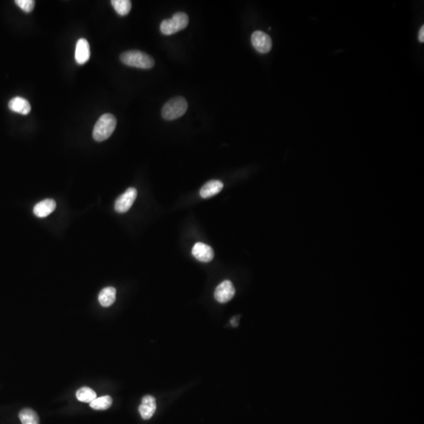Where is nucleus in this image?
<instances>
[{
    "label": "nucleus",
    "mask_w": 424,
    "mask_h": 424,
    "mask_svg": "<svg viewBox=\"0 0 424 424\" xmlns=\"http://www.w3.org/2000/svg\"><path fill=\"white\" fill-rule=\"evenodd\" d=\"M116 119L112 114H104L97 121L93 130V137L96 142L105 141L116 129Z\"/></svg>",
    "instance_id": "f257e3e1"
},
{
    "label": "nucleus",
    "mask_w": 424,
    "mask_h": 424,
    "mask_svg": "<svg viewBox=\"0 0 424 424\" xmlns=\"http://www.w3.org/2000/svg\"><path fill=\"white\" fill-rule=\"evenodd\" d=\"M90 44L87 40L80 39L76 43L75 59L79 65H84L90 59Z\"/></svg>",
    "instance_id": "1a4fd4ad"
},
{
    "label": "nucleus",
    "mask_w": 424,
    "mask_h": 424,
    "mask_svg": "<svg viewBox=\"0 0 424 424\" xmlns=\"http://www.w3.org/2000/svg\"><path fill=\"white\" fill-rule=\"evenodd\" d=\"M223 189V183L219 180H211L201 188L200 194L202 198H209L220 193Z\"/></svg>",
    "instance_id": "ddd939ff"
},
{
    "label": "nucleus",
    "mask_w": 424,
    "mask_h": 424,
    "mask_svg": "<svg viewBox=\"0 0 424 424\" xmlns=\"http://www.w3.org/2000/svg\"><path fill=\"white\" fill-rule=\"evenodd\" d=\"M116 291L113 287L105 288L98 296V301L102 307H110L116 300Z\"/></svg>",
    "instance_id": "4468645a"
},
{
    "label": "nucleus",
    "mask_w": 424,
    "mask_h": 424,
    "mask_svg": "<svg viewBox=\"0 0 424 424\" xmlns=\"http://www.w3.org/2000/svg\"><path fill=\"white\" fill-rule=\"evenodd\" d=\"M419 40L420 43L424 42V27L422 26L419 33Z\"/></svg>",
    "instance_id": "aec40b11"
},
{
    "label": "nucleus",
    "mask_w": 424,
    "mask_h": 424,
    "mask_svg": "<svg viewBox=\"0 0 424 424\" xmlns=\"http://www.w3.org/2000/svg\"><path fill=\"white\" fill-rule=\"evenodd\" d=\"M192 254L197 260L203 262H209L214 258V251L210 246L198 242L193 246Z\"/></svg>",
    "instance_id": "6e6552de"
},
{
    "label": "nucleus",
    "mask_w": 424,
    "mask_h": 424,
    "mask_svg": "<svg viewBox=\"0 0 424 424\" xmlns=\"http://www.w3.org/2000/svg\"><path fill=\"white\" fill-rule=\"evenodd\" d=\"M111 4L119 16H126L131 10V2L129 0H112Z\"/></svg>",
    "instance_id": "dca6fc26"
},
{
    "label": "nucleus",
    "mask_w": 424,
    "mask_h": 424,
    "mask_svg": "<svg viewBox=\"0 0 424 424\" xmlns=\"http://www.w3.org/2000/svg\"><path fill=\"white\" fill-rule=\"evenodd\" d=\"M8 107L10 109L17 113L26 116L31 112V105L26 98L22 97H15L9 101Z\"/></svg>",
    "instance_id": "f8f14e48"
},
{
    "label": "nucleus",
    "mask_w": 424,
    "mask_h": 424,
    "mask_svg": "<svg viewBox=\"0 0 424 424\" xmlns=\"http://www.w3.org/2000/svg\"><path fill=\"white\" fill-rule=\"evenodd\" d=\"M112 399L110 396L96 397L90 403V406L94 410H106L112 405Z\"/></svg>",
    "instance_id": "f3484780"
},
{
    "label": "nucleus",
    "mask_w": 424,
    "mask_h": 424,
    "mask_svg": "<svg viewBox=\"0 0 424 424\" xmlns=\"http://www.w3.org/2000/svg\"><path fill=\"white\" fill-rule=\"evenodd\" d=\"M140 415L143 419H150L152 418L157 410V403L155 397L151 395L145 396L142 401V404L138 408Z\"/></svg>",
    "instance_id": "9d476101"
},
{
    "label": "nucleus",
    "mask_w": 424,
    "mask_h": 424,
    "mask_svg": "<svg viewBox=\"0 0 424 424\" xmlns=\"http://www.w3.org/2000/svg\"><path fill=\"white\" fill-rule=\"evenodd\" d=\"M251 44L261 54H266L272 48V40L269 35L262 31H255L251 35Z\"/></svg>",
    "instance_id": "423d86ee"
},
{
    "label": "nucleus",
    "mask_w": 424,
    "mask_h": 424,
    "mask_svg": "<svg viewBox=\"0 0 424 424\" xmlns=\"http://www.w3.org/2000/svg\"><path fill=\"white\" fill-rule=\"evenodd\" d=\"M76 397L81 402L90 403L97 397V394L92 389L84 386L77 390Z\"/></svg>",
    "instance_id": "a211bd4d"
},
{
    "label": "nucleus",
    "mask_w": 424,
    "mask_h": 424,
    "mask_svg": "<svg viewBox=\"0 0 424 424\" xmlns=\"http://www.w3.org/2000/svg\"><path fill=\"white\" fill-rule=\"evenodd\" d=\"M15 4L26 13H30L34 9L35 1L33 0H16Z\"/></svg>",
    "instance_id": "6ab92c4d"
},
{
    "label": "nucleus",
    "mask_w": 424,
    "mask_h": 424,
    "mask_svg": "<svg viewBox=\"0 0 424 424\" xmlns=\"http://www.w3.org/2000/svg\"><path fill=\"white\" fill-rule=\"evenodd\" d=\"M120 61L124 65L137 69H150L154 67V60L146 53L139 51H129L120 55Z\"/></svg>",
    "instance_id": "f03ea898"
},
{
    "label": "nucleus",
    "mask_w": 424,
    "mask_h": 424,
    "mask_svg": "<svg viewBox=\"0 0 424 424\" xmlns=\"http://www.w3.org/2000/svg\"><path fill=\"white\" fill-rule=\"evenodd\" d=\"M137 192L135 188H129L118 197L115 203V210L118 213H125L128 211L137 198Z\"/></svg>",
    "instance_id": "39448f33"
},
{
    "label": "nucleus",
    "mask_w": 424,
    "mask_h": 424,
    "mask_svg": "<svg viewBox=\"0 0 424 424\" xmlns=\"http://www.w3.org/2000/svg\"><path fill=\"white\" fill-rule=\"evenodd\" d=\"M235 289L233 283L229 280H224L215 289V298L220 304H226L233 298Z\"/></svg>",
    "instance_id": "0eeeda50"
},
{
    "label": "nucleus",
    "mask_w": 424,
    "mask_h": 424,
    "mask_svg": "<svg viewBox=\"0 0 424 424\" xmlns=\"http://www.w3.org/2000/svg\"><path fill=\"white\" fill-rule=\"evenodd\" d=\"M19 419L22 424H40V418L34 410L24 408L19 412Z\"/></svg>",
    "instance_id": "2eb2a0df"
},
{
    "label": "nucleus",
    "mask_w": 424,
    "mask_h": 424,
    "mask_svg": "<svg viewBox=\"0 0 424 424\" xmlns=\"http://www.w3.org/2000/svg\"><path fill=\"white\" fill-rule=\"evenodd\" d=\"M188 103L183 97H175L168 101L162 108L163 118L167 120H174L186 113Z\"/></svg>",
    "instance_id": "7ed1b4c3"
},
{
    "label": "nucleus",
    "mask_w": 424,
    "mask_h": 424,
    "mask_svg": "<svg viewBox=\"0 0 424 424\" xmlns=\"http://www.w3.org/2000/svg\"><path fill=\"white\" fill-rule=\"evenodd\" d=\"M189 25V17L183 12H178L172 18L163 21L161 24V32L166 36H171L186 29Z\"/></svg>",
    "instance_id": "20e7f679"
},
{
    "label": "nucleus",
    "mask_w": 424,
    "mask_h": 424,
    "mask_svg": "<svg viewBox=\"0 0 424 424\" xmlns=\"http://www.w3.org/2000/svg\"><path fill=\"white\" fill-rule=\"evenodd\" d=\"M56 208V202L52 199H46L38 203L33 208V213L38 218H46Z\"/></svg>",
    "instance_id": "9b49d317"
}]
</instances>
